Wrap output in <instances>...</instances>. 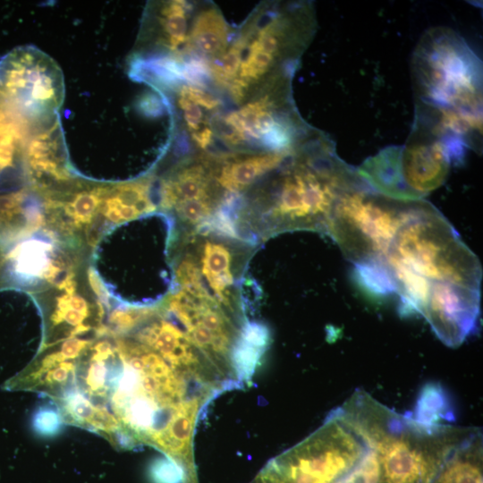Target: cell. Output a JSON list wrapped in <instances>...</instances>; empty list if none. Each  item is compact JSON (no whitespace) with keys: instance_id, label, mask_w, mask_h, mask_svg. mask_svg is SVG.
Masks as SVG:
<instances>
[{"instance_id":"6da1fadb","label":"cell","mask_w":483,"mask_h":483,"mask_svg":"<svg viewBox=\"0 0 483 483\" xmlns=\"http://www.w3.org/2000/svg\"><path fill=\"white\" fill-rule=\"evenodd\" d=\"M131 335L117 346L99 342L72 361L63 409L72 425L119 449L154 447L181 468L183 483H199V419L216 396L240 385L192 345L165 351Z\"/></svg>"},{"instance_id":"7a4b0ae2","label":"cell","mask_w":483,"mask_h":483,"mask_svg":"<svg viewBox=\"0 0 483 483\" xmlns=\"http://www.w3.org/2000/svg\"><path fill=\"white\" fill-rule=\"evenodd\" d=\"M362 181L357 170L338 157L334 143L316 133L278 167L264 196L241 205L242 236L249 242L257 235L296 230L326 234L336 202Z\"/></svg>"},{"instance_id":"3957f363","label":"cell","mask_w":483,"mask_h":483,"mask_svg":"<svg viewBox=\"0 0 483 483\" xmlns=\"http://www.w3.org/2000/svg\"><path fill=\"white\" fill-rule=\"evenodd\" d=\"M380 264L399 297L402 315H420L429 288L436 284L480 289L479 258L448 220L424 199L399 228Z\"/></svg>"},{"instance_id":"277c9868","label":"cell","mask_w":483,"mask_h":483,"mask_svg":"<svg viewBox=\"0 0 483 483\" xmlns=\"http://www.w3.org/2000/svg\"><path fill=\"white\" fill-rule=\"evenodd\" d=\"M338 408L377 452L378 483H431L449 454L475 429L420 424L360 389Z\"/></svg>"},{"instance_id":"5b68a950","label":"cell","mask_w":483,"mask_h":483,"mask_svg":"<svg viewBox=\"0 0 483 483\" xmlns=\"http://www.w3.org/2000/svg\"><path fill=\"white\" fill-rule=\"evenodd\" d=\"M416 102L441 111L482 116L481 61L448 27H434L419 40L411 62Z\"/></svg>"},{"instance_id":"8992f818","label":"cell","mask_w":483,"mask_h":483,"mask_svg":"<svg viewBox=\"0 0 483 483\" xmlns=\"http://www.w3.org/2000/svg\"><path fill=\"white\" fill-rule=\"evenodd\" d=\"M419 201L383 195L363 180L340 197L326 234L354 267L380 264L399 228Z\"/></svg>"},{"instance_id":"52a82bcc","label":"cell","mask_w":483,"mask_h":483,"mask_svg":"<svg viewBox=\"0 0 483 483\" xmlns=\"http://www.w3.org/2000/svg\"><path fill=\"white\" fill-rule=\"evenodd\" d=\"M369 445L338 408L311 435L270 460L263 483H335L362 459Z\"/></svg>"},{"instance_id":"ba28073f","label":"cell","mask_w":483,"mask_h":483,"mask_svg":"<svg viewBox=\"0 0 483 483\" xmlns=\"http://www.w3.org/2000/svg\"><path fill=\"white\" fill-rule=\"evenodd\" d=\"M182 241L176 265L181 290L245 317L239 283L249 244L199 232H191Z\"/></svg>"},{"instance_id":"9c48e42d","label":"cell","mask_w":483,"mask_h":483,"mask_svg":"<svg viewBox=\"0 0 483 483\" xmlns=\"http://www.w3.org/2000/svg\"><path fill=\"white\" fill-rule=\"evenodd\" d=\"M64 96L60 66L38 47H19L0 59V106L33 129L58 115Z\"/></svg>"},{"instance_id":"30bf717a","label":"cell","mask_w":483,"mask_h":483,"mask_svg":"<svg viewBox=\"0 0 483 483\" xmlns=\"http://www.w3.org/2000/svg\"><path fill=\"white\" fill-rule=\"evenodd\" d=\"M467 148L469 144L445 130L432 114L415 107L411 133L394 150L402 199H423L439 188L451 167L463 162Z\"/></svg>"},{"instance_id":"8fae6325","label":"cell","mask_w":483,"mask_h":483,"mask_svg":"<svg viewBox=\"0 0 483 483\" xmlns=\"http://www.w3.org/2000/svg\"><path fill=\"white\" fill-rule=\"evenodd\" d=\"M214 167L206 162H188L177 167L161 185L160 205L172 210L193 232L222 206Z\"/></svg>"},{"instance_id":"7c38bea8","label":"cell","mask_w":483,"mask_h":483,"mask_svg":"<svg viewBox=\"0 0 483 483\" xmlns=\"http://www.w3.org/2000/svg\"><path fill=\"white\" fill-rule=\"evenodd\" d=\"M480 289L454 284H436L429 289L421 311L436 336L457 347L478 328Z\"/></svg>"},{"instance_id":"4fadbf2b","label":"cell","mask_w":483,"mask_h":483,"mask_svg":"<svg viewBox=\"0 0 483 483\" xmlns=\"http://www.w3.org/2000/svg\"><path fill=\"white\" fill-rule=\"evenodd\" d=\"M22 162L29 179L38 188L52 184L66 188L75 181L59 115L31 131Z\"/></svg>"},{"instance_id":"5bb4252c","label":"cell","mask_w":483,"mask_h":483,"mask_svg":"<svg viewBox=\"0 0 483 483\" xmlns=\"http://www.w3.org/2000/svg\"><path fill=\"white\" fill-rule=\"evenodd\" d=\"M293 153L268 152L226 159L221 166L214 167L216 181L226 194L237 195L264 174L277 169Z\"/></svg>"},{"instance_id":"9a60e30c","label":"cell","mask_w":483,"mask_h":483,"mask_svg":"<svg viewBox=\"0 0 483 483\" xmlns=\"http://www.w3.org/2000/svg\"><path fill=\"white\" fill-rule=\"evenodd\" d=\"M431 483H483L479 429L475 428L453 449Z\"/></svg>"},{"instance_id":"2e32d148","label":"cell","mask_w":483,"mask_h":483,"mask_svg":"<svg viewBox=\"0 0 483 483\" xmlns=\"http://www.w3.org/2000/svg\"><path fill=\"white\" fill-rule=\"evenodd\" d=\"M33 130L24 120L0 106V173L23 161L25 147Z\"/></svg>"},{"instance_id":"e0dca14e","label":"cell","mask_w":483,"mask_h":483,"mask_svg":"<svg viewBox=\"0 0 483 483\" xmlns=\"http://www.w3.org/2000/svg\"><path fill=\"white\" fill-rule=\"evenodd\" d=\"M408 416L427 426L447 425L445 422L454 420L451 400L438 383H428L422 387L414 410Z\"/></svg>"},{"instance_id":"ac0fdd59","label":"cell","mask_w":483,"mask_h":483,"mask_svg":"<svg viewBox=\"0 0 483 483\" xmlns=\"http://www.w3.org/2000/svg\"><path fill=\"white\" fill-rule=\"evenodd\" d=\"M166 2L155 11L156 38L164 47L175 51L186 39L187 20L184 4Z\"/></svg>"},{"instance_id":"d6986e66","label":"cell","mask_w":483,"mask_h":483,"mask_svg":"<svg viewBox=\"0 0 483 483\" xmlns=\"http://www.w3.org/2000/svg\"><path fill=\"white\" fill-rule=\"evenodd\" d=\"M225 26L213 10L200 14L192 30V40L197 48L205 55H216L226 42Z\"/></svg>"},{"instance_id":"ffe728a7","label":"cell","mask_w":483,"mask_h":483,"mask_svg":"<svg viewBox=\"0 0 483 483\" xmlns=\"http://www.w3.org/2000/svg\"><path fill=\"white\" fill-rule=\"evenodd\" d=\"M45 250L38 242L21 244L11 255L14 273L21 277L38 275L45 264Z\"/></svg>"},{"instance_id":"44dd1931","label":"cell","mask_w":483,"mask_h":483,"mask_svg":"<svg viewBox=\"0 0 483 483\" xmlns=\"http://www.w3.org/2000/svg\"><path fill=\"white\" fill-rule=\"evenodd\" d=\"M379 463L377 452L369 449L357 465L335 483H378Z\"/></svg>"},{"instance_id":"7402d4cb","label":"cell","mask_w":483,"mask_h":483,"mask_svg":"<svg viewBox=\"0 0 483 483\" xmlns=\"http://www.w3.org/2000/svg\"><path fill=\"white\" fill-rule=\"evenodd\" d=\"M242 41L237 43L213 64V72L220 81H228L235 76L242 62Z\"/></svg>"},{"instance_id":"603a6c76","label":"cell","mask_w":483,"mask_h":483,"mask_svg":"<svg viewBox=\"0 0 483 483\" xmlns=\"http://www.w3.org/2000/svg\"><path fill=\"white\" fill-rule=\"evenodd\" d=\"M62 423L64 421L58 410L49 407L38 409L32 419L34 430L41 436L55 435L59 431Z\"/></svg>"},{"instance_id":"cb8c5ba5","label":"cell","mask_w":483,"mask_h":483,"mask_svg":"<svg viewBox=\"0 0 483 483\" xmlns=\"http://www.w3.org/2000/svg\"><path fill=\"white\" fill-rule=\"evenodd\" d=\"M149 474L154 483H183L184 475L179 466L166 457L156 460Z\"/></svg>"},{"instance_id":"d4e9b609","label":"cell","mask_w":483,"mask_h":483,"mask_svg":"<svg viewBox=\"0 0 483 483\" xmlns=\"http://www.w3.org/2000/svg\"><path fill=\"white\" fill-rule=\"evenodd\" d=\"M178 105L183 112V118L188 128L193 132L198 131L204 119L201 106L181 95L178 97Z\"/></svg>"},{"instance_id":"484cf974","label":"cell","mask_w":483,"mask_h":483,"mask_svg":"<svg viewBox=\"0 0 483 483\" xmlns=\"http://www.w3.org/2000/svg\"><path fill=\"white\" fill-rule=\"evenodd\" d=\"M192 138L200 148H206L212 141L213 132L209 129L204 128L192 132Z\"/></svg>"},{"instance_id":"4316f807","label":"cell","mask_w":483,"mask_h":483,"mask_svg":"<svg viewBox=\"0 0 483 483\" xmlns=\"http://www.w3.org/2000/svg\"><path fill=\"white\" fill-rule=\"evenodd\" d=\"M2 263V258H1V254H0V264Z\"/></svg>"}]
</instances>
